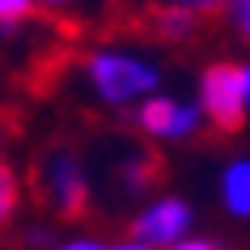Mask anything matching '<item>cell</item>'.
<instances>
[{
	"label": "cell",
	"instance_id": "6da1fadb",
	"mask_svg": "<svg viewBox=\"0 0 250 250\" xmlns=\"http://www.w3.org/2000/svg\"><path fill=\"white\" fill-rule=\"evenodd\" d=\"M93 93L110 106H127L136 98L157 93V68L136 60V55H119V51H93L85 60Z\"/></svg>",
	"mask_w": 250,
	"mask_h": 250
},
{
	"label": "cell",
	"instance_id": "7a4b0ae2",
	"mask_svg": "<svg viewBox=\"0 0 250 250\" xmlns=\"http://www.w3.org/2000/svg\"><path fill=\"white\" fill-rule=\"evenodd\" d=\"M250 106V68L246 64H212L199 81V119H212L221 132H237Z\"/></svg>",
	"mask_w": 250,
	"mask_h": 250
},
{
	"label": "cell",
	"instance_id": "3957f363",
	"mask_svg": "<svg viewBox=\"0 0 250 250\" xmlns=\"http://www.w3.org/2000/svg\"><path fill=\"white\" fill-rule=\"evenodd\" d=\"M39 187H42V199L47 208L77 221L89 212V178H85V166L72 148H51L47 161H42V174H39Z\"/></svg>",
	"mask_w": 250,
	"mask_h": 250
},
{
	"label": "cell",
	"instance_id": "277c9868",
	"mask_svg": "<svg viewBox=\"0 0 250 250\" xmlns=\"http://www.w3.org/2000/svg\"><path fill=\"white\" fill-rule=\"evenodd\" d=\"M187 233H191V208H187L183 199L161 195L136 216V242H145V246H153V250L174 246V242H183Z\"/></svg>",
	"mask_w": 250,
	"mask_h": 250
},
{
	"label": "cell",
	"instance_id": "5b68a950",
	"mask_svg": "<svg viewBox=\"0 0 250 250\" xmlns=\"http://www.w3.org/2000/svg\"><path fill=\"white\" fill-rule=\"evenodd\" d=\"M136 123L140 132H148L153 140H183L199 127V110L195 106L178 102V98H161V93H148L140 110H136Z\"/></svg>",
	"mask_w": 250,
	"mask_h": 250
},
{
	"label": "cell",
	"instance_id": "8992f818",
	"mask_svg": "<svg viewBox=\"0 0 250 250\" xmlns=\"http://www.w3.org/2000/svg\"><path fill=\"white\" fill-rule=\"evenodd\" d=\"M221 199H225V208L233 212L237 221H246L250 216V161L246 157H237L225 166L221 174Z\"/></svg>",
	"mask_w": 250,
	"mask_h": 250
},
{
	"label": "cell",
	"instance_id": "52a82bcc",
	"mask_svg": "<svg viewBox=\"0 0 250 250\" xmlns=\"http://www.w3.org/2000/svg\"><path fill=\"white\" fill-rule=\"evenodd\" d=\"M157 174H161L157 157H148V153H136V157L127 161V170H123V187H127V191H148V187L157 183Z\"/></svg>",
	"mask_w": 250,
	"mask_h": 250
},
{
	"label": "cell",
	"instance_id": "ba28073f",
	"mask_svg": "<svg viewBox=\"0 0 250 250\" xmlns=\"http://www.w3.org/2000/svg\"><path fill=\"white\" fill-rule=\"evenodd\" d=\"M17 204H21V187H17V174L9 170V166H0V225L9 221L17 212Z\"/></svg>",
	"mask_w": 250,
	"mask_h": 250
},
{
	"label": "cell",
	"instance_id": "9c48e42d",
	"mask_svg": "<svg viewBox=\"0 0 250 250\" xmlns=\"http://www.w3.org/2000/svg\"><path fill=\"white\" fill-rule=\"evenodd\" d=\"M174 9H183L191 17H208V13H225V0H166Z\"/></svg>",
	"mask_w": 250,
	"mask_h": 250
},
{
	"label": "cell",
	"instance_id": "30bf717a",
	"mask_svg": "<svg viewBox=\"0 0 250 250\" xmlns=\"http://www.w3.org/2000/svg\"><path fill=\"white\" fill-rule=\"evenodd\" d=\"M34 13V0H0V21H21Z\"/></svg>",
	"mask_w": 250,
	"mask_h": 250
},
{
	"label": "cell",
	"instance_id": "8fae6325",
	"mask_svg": "<svg viewBox=\"0 0 250 250\" xmlns=\"http://www.w3.org/2000/svg\"><path fill=\"white\" fill-rule=\"evenodd\" d=\"M166 250H221L216 242H208V237H183V242H174V246Z\"/></svg>",
	"mask_w": 250,
	"mask_h": 250
},
{
	"label": "cell",
	"instance_id": "7c38bea8",
	"mask_svg": "<svg viewBox=\"0 0 250 250\" xmlns=\"http://www.w3.org/2000/svg\"><path fill=\"white\" fill-rule=\"evenodd\" d=\"M55 250H106V242H93V237H72V242H64V246Z\"/></svg>",
	"mask_w": 250,
	"mask_h": 250
},
{
	"label": "cell",
	"instance_id": "4fadbf2b",
	"mask_svg": "<svg viewBox=\"0 0 250 250\" xmlns=\"http://www.w3.org/2000/svg\"><path fill=\"white\" fill-rule=\"evenodd\" d=\"M42 9H81V4H89V0H34Z\"/></svg>",
	"mask_w": 250,
	"mask_h": 250
},
{
	"label": "cell",
	"instance_id": "5bb4252c",
	"mask_svg": "<svg viewBox=\"0 0 250 250\" xmlns=\"http://www.w3.org/2000/svg\"><path fill=\"white\" fill-rule=\"evenodd\" d=\"M106 250H153V246H145V242H136V237H127V242H115V246H106Z\"/></svg>",
	"mask_w": 250,
	"mask_h": 250
},
{
	"label": "cell",
	"instance_id": "9a60e30c",
	"mask_svg": "<svg viewBox=\"0 0 250 250\" xmlns=\"http://www.w3.org/2000/svg\"><path fill=\"white\" fill-rule=\"evenodd\" d=\"M4 145H9V123L0 119V157H4Z\"/></svg>",
	"mask_w": 250,
	"mask_h": 250
}]
</instances>
